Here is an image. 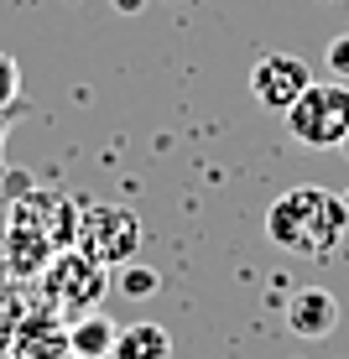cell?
<instances>
[{"label": "cell", "instance_id": "1", "mask_svg": "<svg viewBox=\"0 0 349 359\" xmlns=\"http://www.w3.org/2000/svg\"><path fill=\"white\" fill-rule=\"evenodd\" d=\"M68 245H79V208L58 193H27L11 214L0 255H6V271L16 281H37L53 266V255Z\"/></svg>", "mask_w": 349, "mask_h": 359}, {"label": "cell", "instance_id": "2", "mask_svg": "<svg viewBox=\"0 0 349 359\" xmlns=\"http://www.w3.org/2000/svg\"><path fill=\"white\" fill-rule=\"evenodd\" d=\"M344 229H349V203L339 193L318 188V182L287 188L266 208V240L292 255H334Z\"/></svg>", "mask_w": 349, "mask_h": 359}, {"label": "cell", "instance_id": "3", "mask_svg": "<svg viewBox=\"0 0 349 359\" xmlns=\"http://www.w3.org/2000/svg\"><path fill=\"white\" fill-rule=\"evenodd\" d=\"M105 266L89 261V255L79 250V245H68V250H58L53 255V266L37 276V287H42L47 297V307H53L58 318H84V313H94L99 307V297H105Z\"/></svg>", "mask_w": 349, "mask_h": 359}, {"label": "cell", "instance_id": "4", "mask_svg": "<svg viewBox=\"0 0 349 359\" xmlns=\"http://www.w3.org/2000/svg\"><path fill=\"white\" fill-rule=\"evenodd\" d=\"M287 130L297 135L303 146H344L349 135V83L329 79V83H308V94L287 109Z\"/></svg>", "mask_w": 349, "mask_h": 359}, {"label": "cell", "instance_id": "5", "mask_svg": "<svg viewBox=\"0 0 349 359\" xmlns=\"http://www.w3.org/2000/svg\"><path fill=\"white\" fill-rule=\"evenodd\" d=\"M79 250L99 266H131L141 250V219L126 203H89L79 214Z\"/></svg>", "mask_w": 349, "mask_h": 359}, {"label": "cell", "instance_id": "6", "mask_svg": "<svg viewBox=\"0 0 349 359\" xmlns=\"http://www.w3.org/2000/svg\"><path fill=\"white\" fill-rule=\"evenodd\" d=\"M308 83H313V73H308V63H303V57H292V53H266V57H256V68H251L256 104L261 109H277V115H287V109L308 94Z\"/></svg>", "mask_w": 349, "mask_h": 359}, {"label": "cell", "instance_id": "7", "mask_svg": "<svg viewBox=\"0 0 349 359\" xmlns=\"http://www.w3.org/2000/svg\"><path fill=\"white\" fill-rule=\"evenodd\" d=\"M287 328H292L297 339H329V333L339 328V302H334V292L303 287L287 302Z\"/></svg>", "mask_w": 349, "mask_h": 359}, {"label": "cell", "instance_id": "8", "mask_svg": "<svg viewBox=\"0 0 349 359\" xmlns=\"http://www.w3.org/2000/svg\"><path fill=\"white\" fill-rule=\"evenodd\" d=\"M11 354H16V359H79V354H73V344H68V328L58 323L53 313L27 318V323L16 328Z\"/></svg>", "mask_w": 349, "mask_h": 359}, {"label": "cell", "instance_id": "9", "mask_svg": "<svg viewBox=\"0 0 349 359\" xmlns=\"http://www.w3.org/2000/svg\"><path fill=\"white\" fill-rule=\"evenodd\" d=\"M115 339H120V328L110 323L99 307L68 323V344H73V354H79V359H115Z\"/></svg>", "mask_w": 349, "mask_h": 359}, {"label": "cell", "instance_id": "10", "mask_svg": "<svg viewBox=\"0 0 349 359\" xmlns=\"http://www.w3.org/2000/svg\"><path fill=\"white\" fill-rule=\"evenodd\" d=\"M115 359H172V333L162 328V323H131V328H120V339H115Z\"/></svg>", "mask_w": 349, "mask_h": 359}, {"label": "cell", "instance_id": "11", "mask_svg": "<svg viewBox=\"0 0 349 359\" xmlns=\"http://www.w3.org/2000/svg\"><path fill=\"white\" fill-rule=\"evenodd\" d=\"M16 94H21V68H16V57L0 53V115L16 104Z\"/></svg>", "mask_w": 349, "mask_h": 359}, {"label": "cell", "instance_id": "12", "mask_svg": "<svg viewBox=\"0 0 349 359\" xmlns=\"http://www.w3.org/2000/svg\"><path fill=\"white\" fill-rule=\"evenodd\" d=\"M157 271H146V266H126V271H120V292H126V297H146V292H157Z\"/></svg>", "mask_w": 349, "mask_h": 359}, {"label": "cell", "instance_id": "13", "mask_svg": "<svg viewBox=\"0 0 349 359\" xmlns=\"http://www.w3.org/2000/svg\"><path fill=\"white\" fill-rule=\"evenodd\" d=\"M323 63L334 68V79H339V83H349V32H344V36H334V42H329Z\"/></svg>", "mask_w": 349, "mask_h": 359}, {"label": "cell", "instance_id": "14", "mask_svg": "<svg viewBox=\"0 0 349 359\" xmlns=\"http://www.w3.org/2000/svg\"><path fill=\"white\" fill-rule=\"evenodd\" d=\"M339 151H344V156H349V135H344V146H339Z\"/></svg>", "mask_w": 349, "mask_h": 359}, {"label": "cell", "instance_id": "15", "mask_svg": "<svg viewBox=\"0 0 349 359\" xmlns=\"http://www.w3.org/2000/svg\"><path fill=\"white\" fill-rule=\"evenodd\" d=\"M0 359H16V354H11V349H0Z\"/></svg>", "mask_w": 349, "mask_h": 359}]
</instances>
